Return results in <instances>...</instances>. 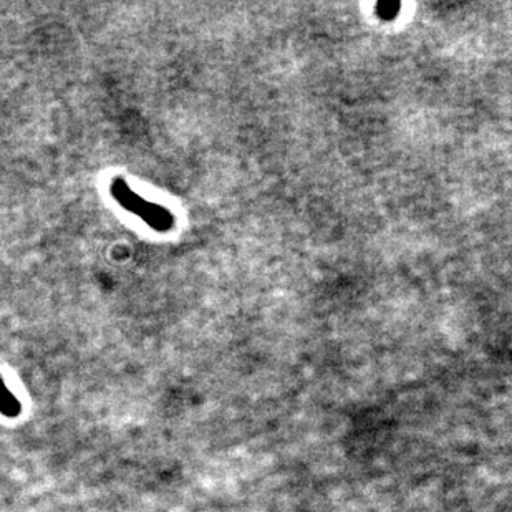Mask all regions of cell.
Segmentation results:
<instances>
[{"instance_id": "obj_1", "label": "cell", "mask_w": 512, "mask_h": 512, "mask_svg": "<svg viewBox=\"0 0 512 512\" xmlns=\"http://www.w3.org/2000/svg\"><path fill=\"white\" fill-rule=\"evenodd\" d=\"M110 193L121 208L126 209L128 213L133 214L136 218H140L143 223L148 224L155 231L168 232L174 228L176 219H174V214L171 213L170 209L143 198V196L136 193L135 189H131L130 184L126 183L125 179H113L112 184H110Z\"/></svg>"}, {"instance_id": "obj_2", "label": "cell", "mask_w": 512, "mask_h": 512, "mask_svg": "<svg viewBox=\"0 0 512 512\" xmlns=\"http://www.w3.org/2000/svg\"><path fill=\"white\" fill-rule=\"evenodd\" d=\"M0 411L5 416H17L20 413V401L15 398L14 393L5 387L4 380L0 378Z\"/></svg>"}]
</instances>
